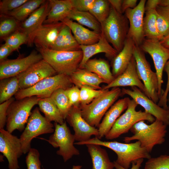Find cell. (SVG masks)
<instances>
[{
    "label": "cell",
    "instance_id": "cell-1",
    "mask_svg": "<svg viewBox=\"0 0 169 169\" xmlns=\"http://www.w3.org/2000/svg\"><path fill=\"white\" fill-rule=\"evenodd\" d=\"M93 144L103 146L110 149L117 155L115 161L123 167L129 169L132 163L141 158L149 159L151 157L147 151L137 141L134 143H122L117 141H103L96 137L85 141L77 142L74 144L78 145Z\"/></svg>",
    "mask_w": 169,
    "mask_h": 169
},
{
    "label": "cell",
    "instance_id": "cell-2",
    "mask_svg": "<svg viewBox=\"0 0 169 169\" xmlns=\"http://www.w3.org/2000/svg\"><path fill=\"white\" fill-rule=\"evenodd\" d=\"M167 125L157 119L148 125L141 120L135 124L130 129L133 135L124 137L123 141L128 143L137 140L141 146L149 152H151L155 145H161L165 141L167 133Z\"/></svg>",
    "mask_w": 169,
    "mask_h": 169
},
{
    "label": "cell",
    "instance_id": "cell-3",
    "mask_svg": "<svg viewBox=\"0 0 169 169\" xmlns=\"http://www.w3.org/2000/svg\"><path fill=\"white\" fill-rule=\"evenodd\" d=\"M121 95L119 87L106 89L90 103L80 105L82 117L90 125L98 127L103 117Z\"/></svg>",
    "mask_w": 169,
    "mask_h": 169
},
{
    "label": "cell",
    "instance_id": "cell-4",
    "mask_svg": "<svg viewBox=\"0 0 169 169\" xmlns=\"http://www.w3.org/2000/svg\"><path fill=\"white\" fill-rule=\"evenodd\" d=\"M37 49L57 74L70 76L79 68L83 58L81 50L66 51L44 48Z\"/></svg>",
    "mask_w": 169,
    "mask_h": 169
},
{
    "label": "cell",
    "instance_id": "cell-5",
    "mask_svg": "<svg viewBox=\"0 0 169 169\" xmlns=\"http://www.w3.org/2000/svg\"><path fill=\"white\" fill-rule=\"evenodd\" d=\"M128 20L110 6L109 16L101 24L102 31L107 41L118 53L122 49L129 30Z\"/></svg>",
    "mask_w": 169,
    "mask_h": 169
},
{
    "label": "cell",
    "instance_id": "cell-6",
    "mask_svg": "<svg viewBox=\"0 0 169 169\" xmlns=\"http://www.w3.org/2000/svg\"><path fill=\"white\" fill-rule=\"evenodd\" d=\"M73 86L69 76L56 74L45 78L30 87L20 90L14 97L16 100L33 96L40 99L50 97L57 89L66 90Z\"/></svg>",
    "mask_w": 169,
    "mask_h": 169
},
{
    "label": "cell",
    "instance_id": "cell-7",
    "mask_svg": "<svg viewBox=\"0 0 169 169\" xmlns=\"http://www.w3.org/2000/svg\"><path fill=\"white\" fill-rule=\"evenodd\" d=\"M40 98L36 96L15 100L9 106L7 111L6 129L12 133L15 130H24L32 113L33 108Z\"/></svg>",
    "mask_w": 169,
    "mask_h": 169
},
{
    "label": "cell",
    "instance_id": "cell-8",
    "mask_svg": "<svg viewBox=\"0 0 169 169\" xmlns=\"http://www.w3.org/2000/svg\"><path fill=\"white\" fill-rule=\"evenodd\" d=\"M137 105L133 100H130L125 112L118 118L105 136L106 139H116L128 133L135 124L140 121L147 120L152 123L155 120L154 117L150 114L141 110L136 111Z\"/></svg>",
    "mask_w": 169,
    "mask_h": 169
},
{
    "label": "cell",
    "instance_id": "cell-9",
    "mask_svg": "<svg viewBox=\"0 0 169 169\" xmlns=\"http://www.w3.org/2000/svg\"><path fill=\"white\" fill-rule=\"evenodd\" d=\"M38 107L32 111L26 127L21 135L20 140L23 154L28 153L31 148L33 139L40 135L54 132V125L43 116Z\"/></svg>",
    "mask_w": 169,
    "mask_h": 169
},
{
    "label": "cell",
    "instance_id": "cell-10",
    "mask_svg": "<svg viewBox=\"0 0 169 169\" xmlns=\"http://www.w3.org/2000/svg\"><path fill=\"white\" fill-rule=\"evenodd\" d=\"M133 55L138 76L146 90V95L156 104L160 99L158 95V81L156 74L151 70L144 52L140 46L134 45Z\"/></svg>",
    "mask_w": 169,
    "mask_h": 169
},
{
    "label": "cell",
    "instance_id": "cell-11",
    "mask_svg": "<svg viewBox=\"0 0 169 169\" xmlns=\"http://www.w3.org/2000/svg\"><path fill=\"white\" fill-rule=\"evenodd\" d=\"M54 133L46 140L54 148H59L56 154L61 156L65 162L74 155H79V151L74 146L75 138L71 133L66 121L62 124L55 122Z\"/></svg>",
    "mask_w": 169,
    "mask_h": 169
},
{
    "label": "cell",
    "instance_id": "cell-12",
    "mask_svg": "<svg viewBox=\"0 0 169 169\" xmlns=\"http://www.w3.org/2000/svg\"><path fill=\"white\" fill-rule=\"evenodd\" d=\"M140 47L153 59L158 79V95L160 99L164 92L162 89L163 72L165 65L169 60V49L163 46L158 40L148 39H145Z\"/></svg>",
    "mask_w": 169,
    "mask_h": 169
},
{
    "label": "cell",
    "instance_id": "cell-13",
    "mask_svg": "<svg viewBox=\"0 0 169 169\" xmlns=\"http://www.w3.org/2000/svg\"><path fill=\"white\" fill-rule=\"evenodd\" d=\"M131 89L123 88L121 94L129 95L138 105L144 109L145 111L162 121L167 126L169 125V109H166L159 106L137 87H131Z\"/></svg>",
    "mask_w": 169,
    "mask_h": 169
},
{
    "label": "cell",
    "instance_id": "cell-14",
    "mask_svg": "<svg viewBox=\"0 0 169 169\" xmlns=\"http://www.w3.org/2000/svg\"><path fill=\"white\" fill-rule=\"evenodd\" d=\"M43 59L37 50H33L25 57L6 59L0 62V79L17 76L34 64Z\"/></svg>",
    "mask_w": 169,
    "mask_h": 169
},
{
    "label": "cell",
    "instance_id": "cell-15",
    "mask_svg": "<svg viewBox=\"0 0 169 169\" xmlns=\"http://www.w3.org/2000/svg\"><path fill=\"white\" fill-rule=\"evenodd\" d=\"M56 74L53 68L43 59L17 76L20 90L30 87L44 79Z\"/></svg>",
    "mask_w": 169,
    "mask_h": 169
},
{
    "label": "cell",
    "instance_id": "cell-16",
    "mask_svg": "<svg viewBox=\"0 0 169 169\" xmlns=\"http://www.w3.org/2000/svg\"><path fill=\"white\" fill-rule=\"evenodd\" d=\"M146 1L141 0L136 7L128 8L125 15L130 23L127 37L131 38L135 45L140 46L145 39L143 25Z\"/></svg>",
    "mask_w": 169,
    "mask_h": 169
},
{
    "label": "cell",
    "instance_id": "cell-17",
    "mask_svg": "<svg viewBox=\"0 0 169 169\" xmlns=\"http://www.w3.org/2000/svg\"><path fill=\"white\" fill-rule=\"evenodd\" d=\"M74 132L75 140L77 142L87 141L91 137L99 136L98 129L89 125L82 117L79 106H73L66 118Z\"/></svg>",
    "mask_w": 169,
    "mask_h": 169
},
{
    "label": "cell",
    "instance_id": "cell-18",
    "mask_svg": "<svg viewBox=\"0 0 169 169\" xmlns=\"http://www.w3.org/2000/svg\"><path fill=\"white\" fill-rule=\"evenodd\" d=\"M0 151L8 160L9 169H18V159L23 153L20 138L0 129Z\"/></svg>",
    "mask_w": 169,
    "mask_h": 169
},
{
    "label": "cell",
    "instance_id": "cell-19",
    "mask_svg": "<svg viewBox=\"0 0 169 169\" xmlns=\"http://www.w3.org/2000/svg\"><path fill=\"white\" fill-rule=\"evenodd\" d=\"M50 8L49 1H46L25 20L20 22L18 29L28 36V41L27 45L28 46H32L33 44L34 35L38 29L44 24Z\"/></svg>",
    "mask_w": 169,
    "mask_h": 169
},
{
    "label": "cell",
    "instance_id": "cell-20",
    "mask_svg": "<svg viewBox=\"0 0 169 169\" xmlns=\"http://www.w3.org/2000/svg\"><path fill=\"white\" fill-rule=\"evenodd\" d=\"M127 86L136 87L146 95V89L140 79L137 72L136 62L133 55L125 71L115 78L112 82L104 86L103 88L109 89Z\"/></svg>",
    "mask_w": 169,
    "mask_h": 169
},
{
    "label": "cell",
    "instance_id": "cell-21",
    "mask_svg": "<svg viewBox=\"0 0 169 169\" xmlns=\"http://www.w3.org/2000/svg\"><path fill=\"white\" fill-rule=\"evenodd\" d=\"M65 25L61 22L43 24L35 33L33 44L37 49H50Z\"/></svg>",
    "mask_w": 169,
    "mask_h": 169
},
{
    "label": "cell",
    "instance_id": "cell-22",
    "mask_svg": "<svg viewBox=\"0 0 169 169\" xmlns=\"http://www.w3.org/2000/svg\"><path fill=\"white\" fill-rule=\"evenodd\" d=\"M130 100L129 97L119 100L108 110L98 126V138L101 139L108 133L122 113L127 109Z\"/></svg>",
    "mask_w": 169,
    "mask_h": 169
},
{
    "label": "cell",
    "instance_id": "cell-23",
    "mask_svg": "<svg viewBox=\"0 0 169 169\" xmlns=\"http://www.w3.org/2000/svg\"><path fill=\"white\" fill-rule=\"evenodd\" d=\"M80 48L83 53V58L79 69H83L87 61L96 54L105 53L107 58L112 59L118 54L117 51L109 44L102 31L100 38L97 43L90 45H80Z\"/></svg>",
    "mask_w": 169,
    "mask_h": 169
},
{
    "label": "cell",
    "instance_id": "cell-24",
    "mask_svg": "<svg viewBox=\"0 0 169 169\" xmlns=\"http://www.w3.org/2000/svg\"><path fill=\"white\" fill-rule=\"evenodd\" d=\"M61 22L70 28L79 45H88L95 44L100 38L101 33L90 30L68 18Z\"/></svg>",
    "mask_w": 169,
    "mask_h": 169
},
{
    "label": "cell",
    "instance_id": "cell-25",
    "mask_svg": "<svg viewBox=\"0 0 169 169\" xmlns=\"http://www.w3.org/2000/svg\"><path fill=\"white\" fill-rule=\"evenodd\" d=\"M135 44L131 38L126 37L122 50L114 57L112 61V73L115 78L126 69L133 56Z\"/></svg>",
    "mask_w": 169,
    "mask_h": 169
},
{
    "label": "cell",
    "instance_id": "cell-26",
    "mask_svg": "<svg viewBox=\"0 0 169 169\" xmlns=\"http://www.w3.org/2000/svg\"><path fill=\"white\" fill-rule=\"evenodd\" d=\"M69 77L73 84L80 89L86 87L100 90L102 89L100 86V84L105 83L104 81L97 74L84 68H78Z\"/></svg>",
    "mask_w": 169,
    "mask_h": 169
},
{
    "label": "cell",
    "instance_id": "cell-27",
    "mask_svg": "<svg viewBox=\"0 0 169 169\" xmlns=\"http://www.w3.org/2000/svg\"><path fill=\"white\" fill-rule=\"evenodd\" d=\"M50 8L44 24L61 22L73 9L71 0H49Z\"/></svg>",
    "mask_w": 169,
    "mask_h": 169
},
{
    "label": "cell",
    "instance_id": "cell-28",
    "mask_svg": "<svg viewBox=\"0 0 169 169\" xmlns=\"http://www.w3.org/2000/svg\"><path fill=\"white\" fill-rule=\"evenodd\" d=\"M50 49L59 51L81 50L70 28L65 25L62 28Z\"/></svg>",
    "mask_w": 169,
    "mask_h": 169
},
{
    "label": "cell",
    "instance_id": "cell-29",
    "mask_svg": "<svg viewBox=\"0 0 169 169\" xmlns=\"http://www.w3.org/2000/svg\"><path fill=\"white\" fill-rule=\"evenodd\" d=\"M85 145L91 157L93 169H113L114 162L110 161L105 149L97 145Z\"/></svg>",
    "mask_w": 169,
    "mask_h": 169
},
{
    "label": "cell",
    "instance_id": "cell-30",
    "mask_svg": "<svg viewBox=\"0 0 169 169\" xmlns=\"http://www.w3.org/2000/svg\"><path fill=\"white\" fill-rule=\"evenodd\" d=\"M83 68L97 74L107 84L112 82L115 79L110 71L108 62L103 59H90L85 63Z\"/></svg>",
    "mask_w": 169,
    "mask_h": 169
},
{
    "label": "cell",
    "instance_id": "cell-31",
    "mask_svg": "<svg viewBox=\"0 0 169 169\" xmlns=\"http://www.w3.org/2000/svg\"><path fill=\"white\" fill-rule=\"evenodd\" d=\"M75 20L82 25L85 26L92 30L101 33V24L89 12H83L73 9L67 18Z\"/></svg>",
    "mask_w": 169,
    "mask_h": 169
},
{
    "label": "cell",
    "instance_id": "cell-32",
    "mask_svg": "<svg viewBox=\"0 0 169 169\" xmlns=\"http://www.w3.org/2000/svg\"><path fill=\"white\" fill-rule=\"evenodd\" d=\"M46 0H28L27 2L14 10L0 15L13 17L22 22L38 8Z\"/></svg>",
    "mask_w": 169,
    "mask_h": 169
},
{
    "label": "cell",
    "instance_id": "cell-33",
    "mask_svg": "<svg viewBox=\"0 0 169 169\" xmlns=\"http://www.w3.org/2000/svg\"><path fill=\"white\" fill-rule=\"evenodd\" d=\"M38 105L40 110L48 120L61 125L64 122V119L50 97L40 99Z\"/></svg>",
    "mask_w": 169,
    "mask_h": 169
},
{
    "label": "cell",
    "instance_id": "cell-34",
    "mask_svg": "<svg viewBox=\"0 0 169 169\" xmlns=\"http://www.w3.org/2000/svg\"><path fill=\"white\" fill-rule=\"evenodd\" d=\"M145 13L143 25L145 37L148 39L161 40L163 38L158 30L156 24L157 13L156 9L146 12Z\"/></svg>",
    "mask_w": 169,
    "mask_h": 169
},
{
    "label": "cell",
    "instance_id": "cell-35",
    "mask_svg": "<svg viewBox=\"0 0 169 169\" xmlns=\"http://www.w3.org/2000/svg\"><path fill=\"white\" fill-rule=\"evenodd\" d=\"M20 90L17 76L4 78L0 81V103L13 97Z\"/></svg>",
    "mask_w": 169,
    "mask_h": 169
},
{
    "label": "cell",
    "instance_id": "cell-36",
    "mask_svg": "<svg viewBox=\"0 0 169 169\" xmlns=\"http://www.w3.org/2000/svg\"><path fill=\"white\" fill-rule=\"evenodd\" d=\"M65 90L59 88L55 90L50 98L56 105L64 120H65L71 107L69 99Z\"/></svg>",
    "mask_w": 169,
    "mask_h": 169
},
{
    "label": "cell",
    "instance_id": "cell-37",
    "mask_svg": "<svg viewBox=\"0 0 169 169\" xmlns=\"http://www.w3.org/2000/svg\"><path fill=\"white\" fill-rule=\"evenodd\" d=\"M110 5L108 0H94L89 12L101 24L109 15Z\"/></svg>",
    "mask_w": 169,
    "mask_h": 169
},
{
    "label": "cell",
    "instance_id": "cell-38",
    "mask_svg": "<svg viewBox=\"0 0 169 169\" xmlns=\"http://www.w3.org/2000/svg\"><path fill=\"white\" fill-rule=\"evenodd\" d=\"M0 37L5 40L18 29L20 22L8 16L0 15Z\"/></svg>",
    "mask_w": 169,
    "mask_h": 169
},
{
    "label": "cell",
    "instance_id": "cell-39",
    "mask_svg": "<svg viewBox=\"0 0 169 169\" xmlns=\"http://www.w3.org/2000/svg\"><path fill=\"white\" fill-rule=\"evenodd\" d=\"M4 41L5 43L14 51L18 49L21 45L24 44H27L28 38L24 33L18 29Z\"/></svg>",
    "mask_w": 169,
    "mask_h": 169
},
{
    "label": "cell",
    "instance_id": "cell-40",
    "mask_svg": "<svg viewBox=\"0 0 169 169\" xmlns=\"http://www.w3.org/2000/svg\"><path fill=\"white\" fill-rule=\"evenodd\" d=\"M144 169H169V155H161L148 159Z\"/></svg>",
    "mask_w": 169,
    "mask_h": 169
},
{
    "label": "cell",
    "instance_id": "cell-41",
    "mask_svg": "<svg viewBox=\"0 0 169 169\" xmlns=\"http://www.w3.org/2000/svg\"><path fill=\"white\" fill-rule=\"evenodd\" d=\"M106 90L103 88L95 90L86 87L81 88L80 92V105H86L90 103L102 94Z\"/></svg>",
    "mask_w": 169,
    "mask_h": 169
},
{
    "label": "cell",
    "instance_id": "cell-42",
    "mask_svg": "<svg viewBox=\"0 0 169 169\" xmlns=\"http://www.w3.org/2000/svg\"><path fill=\"white\" fill-rule=\"evenodd\" d=\"M40 154L36 149L31 148L26 157L27 169H41Z\"/></svg>",
    "mask_w": 169,
    "mask_h": 169
},
{
    "label": "cell",
    "instance_id": "cell-43",
    "mask_svg": "<svg viewBox=\"0 0 169 169\" xmlns=\"http://www.w3.org/2000/svg\"><path fill=\"white\" fill-rule=\"evenodd\" d=\"M28 0H3L0 2V15H3L17 8Z\"/></svg>",
    "mask_w": 169,
    "mask_h": 169
},
{
    "label": "cell",
    "instance_id": "cell-44",
    "mask_svg": "<svg viewBox=\"0 0 169 169\" xmlns=\"http://www.w3.org/2000/svg\"><path fill=\"white\" fill-rule=\"evenodd\" d=\"M64 91L71 106H79L80 105V89L74 85L65 90Z\"/></svg>",
    "mask_w": 169,
    "mask_h": 169
},
{
    "label": "cell",
    "instance_id": "cell-45",
    "mask_svg": "<svg viewBox=\"0 0 169 169\" xmlns=\"http://www.w3.org/2000/svg\"><path fill=\"white\" fill-rule=\"evenodd\" d=\"M157 13L158 30L161 35L164 38L169 34V21L161 14L157 12Z\"/></svg>",
    "mask_w": 169,
    "mask_h": 169
},
{
    "label": "cell",
    "instance_id": "cell-46",
    "mask_svg": "<svg viewBox=\"0 0 169 169\" xmlns=\"http://www.w3.org/2000/svg\"><path fill=\"white\" fill-rule=\"evenodd\" d=\"M164 70L167 75V82L165 90L159 99L158 105L166 109H169L167 105V95L169 92V60L165 64Z\"/></svg>",
    "mask_w": 169,
    "mask_h": 169
},
{
    "label": "cell",
    "instance_id": "cell-47",
    "mask_svg": "<svg viewBox=\"0 0 169 169\" xmlns=\"http://www.w3.org/2000/svg\"><path fill=\"white\" fill-rule=\"evenodd\" d=\"M13 97L0 104V129H4L6 125L7 111L10 105L15 100Z\"/></svg>",
    "mask_w": 169,
    "mask_h": 169
},
{
    "label": "cell",
    "instance_id": "cell-48",
    "mask_svg": "<svg viewBox=\"0 0 169 169\" xmlns=\"http://www.w3.org/2000/svg\"><path fill=\"white\" fill-rule=\"evenodd\" d=\"M94 0H71L73 8L78 11L89 12Z\"/></svg>",
    "mask_w": 169,
    "mask_h": 169
},
{
    "label": "cell",
    "instance_id": "cell-49",
    "mask_svg": "<svg viewBox=\"0 0 169 169\" xmlns=\"http://www.w3.org/2000/svg\"><path fill=\"white\" fill-rule=\"evenodd\" d=\"M13 50L4 43L0 47V62L6 60L7 57L13 52Z\"/></svg>",
    "mask_w": 169,
    "mask_h": 169
},
{
    "label": "cell",
    "instance_id": "cell-50",
    "mask_svg": "<svg viewBox=\"0 0 169 169\" xmlns=\"http://www.w3.org/2000/svg\"><path fill=\"white\" fill-rule=\"evenodd\" d=\"M137 0H123L122 5V13L125 12L128 8H133L136 7Z\"/></svg>",
    "mask_w": 169,
    "mask_h": 169
},
{
    "label": "cell",
    "instance_id": "cell-51",
    "mask_svg": "<svg viewBox=\"0 0 169 169\" xmlns=\"http://www.w3.org/2000/svg\"><path fill=\"white\" fill-rule=\"evenodd\" d=\"M160 0H148L145 5V12L152 10H155L159 6Z\"/></svg>",
    "mask_w": 169,
    "mask_h": 169
},
{
    "label": "cell",
    "instance_id": "cell-52",
    "mask_svg": "<svg viewBox=\"0 0 169 169\" xmlns=\"http://www.w3.org/2000/svg\"><path fill=\"white\" fill-rule=\"evenodd\" d=\"M144 161V159L141 158L132 163L131 167L130 169H139L142 163ZM114 167L116 169H126L120 166L116 163L115 161L114 162Z\"/></svg>",
    "mask_w": 169,
    "mask_h": 169
},
{
    "label": "cell",
    "instance_id": "cell-53",
    "mask_svg": "<svg viewBox=\"0 0 169 169\" xmlns=\"http://www.w3.org/2000/svg\"><path fill=\"white\" fill-rule=\"evenodd\" d=\"M110 6L118 13L122 14L121 12L122 0H109Z\"/></svg>",
    "mask_w": 169,
    "mask_h": 169
},
{
    "label": "cell",
    "instance_id": "cell-54",
    "mask_svg": "<svg viewBox=\"0 0 169 169\" xmlns=\"http://www.w3.org/2000/svg\"><path fill=\"white\" fill-rule=\"evenodd\" d=\"M156 10L157 12L163 15L169 21V7L158 6Z\"/></svg>",
    "mask_w": 169,
    "mask_h": 169
},
{
    "label": "cell",
    "instance_id": "cell-55",
    "mask_svg": "<svg viewBox=\"0 0 169 169\" xmlns=\"http://www.w3.org/2000/svg\"><path fill=\"white\" fill-rule=\"evenodd\" d=\"M160 42L161 44L165 48L169 49V34L164 37Z\"/></svg>",
    "mask_w": 169,
    "mask_h": 169
},
{
    "label": "cell",
    "instance_id": "cell-56",
    "mask_svg": "<svg viewBox=\"0 0 169 169\" xmlns=\"http://www.w3.org/2000/svg\"><path fill=\"white\" fill-rule=\"evenodd\" d=\"M159 6L163 7H169V0H160Z\"/></svg>",
    "mask_w": 169,
    "mask_h": 169
},
{
    "label": "cell",
    "instance_id": "cell-57",
    "mask_svg": "<svg viewBox=\"0 0 169 169\" xmlns=\"http://www.w3.org/2000/svg\"><path fill=\"white\" fill-rule=\"evenodd\" d=\"M43 169H44V168H43Z\"/></svg>",
    "mask_w": 169,
    "mask_h": 169
}]
</instances>
